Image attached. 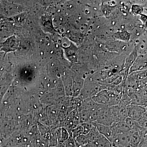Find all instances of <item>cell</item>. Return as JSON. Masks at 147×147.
Returning <instances> with one entry per match:
<instances>
[{"instance_id":"6da1fadb","label":"cell","mask_w":147,"mask_h":147,"mask_svg":"<svg viewBox=\"0 0 147 147\" xmlns=\"http://www.w3.org/2000/svg\"><path fill=\"white\" fill-rule=\"evenodd\" d=\"M101 90V86L91 80L84 81V86L78 97L82 100L92 98Z\"/></svg>"},{"instance_id":"7a4b0ae2","label":"cell","mask_w":147,"mask_h":147,"mask_svg":"<svg viewBox=\"0 0 147 147\" xmlns=\"http://www.w3.org/2000/svg\"><path fill=\"white\" fill-rule=\"evenodd\" d=\"M127 117L136 121L147 115V108L139 105H129L126 107Z\"/></svg>"},{"instance_id":"3957f363","label":"cell","mask_w":147,"mask_h":147,"mask_svg":"<svg viewBox=\"0 0 147 147\" xmlns=\"http://www.w3.org/2000/svg\"><path fill=\"white\" fill-rule=\"evenodd\" d=\"M133 131L117 134L113 137L111 143L115 147H130V142Z\"/></svg>"},{"instance_id":"277c9868","label":"cell","mask_w":147,"mask_h":147,"mask_svg":"<svg viewBox=\"0 0 147 147\" xmlns=\"http://www.w3.org/2000/svg\"><path fill=\"white\" fill-rule=\"evenodd\" d=\"M108 109L114 122L125 121L128 117L125 107L118 105L108 107Z\"/></svg>"},{"instance_id":"5b68a950","label":"cell","mask_w":147,"mask_h":147,"mask_svg":"<svg viewBox=\"0 0 147 147\" xmlns=\"http://www.w3.org/2000/svg\"><path fill=\"white\" fill-rule=\"evenodd\" d=\"M19 40L15 36H11L1 43V50L5 55L10 52H14L19 47Z\"/></svg>"},{"instance_id":"8992f818","label":"cell","mask_w":147,"mask_h":147,"mask_svg":"<svg viewBox=\"0 0 147 147\" xmlns=\"http://www.w3.org/2000/svg\"><path fill=\"white\" fill-rule=\"evenodd\" d=\"M94 122L106 126H111L114 122L109 112L108 106H102L97 119Z\"/></svg>"},{"instance_id":"52a82bcc","label":"cell","mask_w":147,"mask_h":147,"mask_svg":"<svg viewBox=\"0 0 147 147\" xmlns=\"http://www.w3.org/2000/svg\"><path fill=\"white\" fill-rule=\"evenodd\" d=\"M40 24L41 28L45 32L53 34L57 31L53 25L52 15H45L42 16L40 18Z\"/></svg>"},{"instance_id":"ba28073f","label":"cell","mask_w":147,"mask_h":147,"mask_svg":"<svg viewBox=\"0 0 147 147\" xmlns=\"http://www.w3.org/2000/svg\"><path fill=\"white\" fill-rule=\"evenodd\" d=\"M64 50L65 57L71 63L77 62L78 59V49L76 45L71 42L67 47H63Z\"/></svg>"},{"instance_id":"9c48e42d","label":"cell","mask_w":147,"mask_h":147,"mask_svg":"<svg viewBox=\"0 0 147 147\" xmlns=\"http://www.w3.org/2000/svg\"><path fill=\"white\" fill-rule=\"evenodd\" d=\"M131 105H139L147 108V94L131 92L129 95Z\"/></svg>"},{"instance_id":"30bf717a","label":"cell","mask_w":147,"mask_h":147,"mask_svg":"<svg viewBox=\"0 0 147 147\" xmlns=\"http://www.w3.org/2000/svg\"><path fill=\"white\" fill-rule=\"evenodd\" d=\"M92 98L96 104L108 106L109 101V92L107 90H102Z\"/></svg>"},{"instance_id":"8fae6325","label":"cell","mask_w":147,"mask_h":147,"mask_svg":"<svg viewBox=\"0 0 147 147\" xmlns=\"http://www.w3.org/2000/svg\"><path fill=\"white\" fill-rule=\"evenodd\" d=\"M110 127L113 131V137L117 134L131 131L125 121L114 122Z\"/></svg>"},{"instance_id":"7c38bea8","label":"cell","mask_w":147,"mask_h":147,"mask_svg":"<svg viewBox=\"0 0 147 147\" xmlns=\"http://www.w3.org/2000/svg\"><path fill=\"white\" fill-rule=\"evenodd\" d=\"M94 126L96 129L98 133L107 138L111 142L113 139V133L111 127L106 126L100 124L92 122Z\"/></svg>"},{"instance_id":"4fadbf2b","label":"cell","mask_w":147,"mask_h":147,"mask_svg":"<svg viewBox=\"0 0 147 147\" xmlns=\"http://www.w3.org/2000/svg\"><path fill=\"white\" fill-rule=\"evenodd\" d=\"M94 147H112V144L109 140L100 134L92 142Z\"/></svg>"},{"instance_id":"5bb4252c","label":"cell","mask_w":147,"mask_h":147,"mask_svg":"<svg viewBox=\"0 0 147 147\" xmlns=\"http://www.w3.org/2000/svg\"><path fill=\"white\" fill-rule=\"evenodd\" d=\"M127 126L130 129L131 131H138L140 132L142 131L143 128L139 126V123L137 121L127 117L125 121Z\"/></svg>"},{"instance_id":"9a60e30c","label":"cell","mask_w":147,"mask_h":147,"mask_svg":"<svg viewBox=\"0 0 147 147\" xmlns=\"http://www.w3.org/2000/svg\"><path fill=\"white\" fill-rule=\"evenodd\" d=\"M141 141V137L138 131H133L130 139V147H138Z\"/></svg>"},{"instance_id":"2e32d148","label":"cell","mask_w":147,"mask_h":147,"mask_svg":"<svg viewBox=\"0 0 147 147\" xmlns=\"http://www.w3.org/2000/svg\"><path fill=\"white\" fill-rule=\"evenodd\" d=\"M75 141L76 144L82 147L90 143L87 134H83L80 135L75 138Z\"/></svg>"},{"instance_id":"e0dca14e","label":"cell","mask_w":147,"mask_h":147,"mask_svg":"<svg viewBox=\"0 0 147 147\" xmlns=\"http://www.w3.org/2000/svg\"><path fill=\"white\" fill-rule=\"evenodd\" d=\"M99 134V133H98L96 129L94 126H93L91 130L88 134H87L90 143H92V142H93Z\"/></svg>"},{"instance_id":"ac0fdd59","label":"cell","mask_w":147,"mask_h":147,"mask_svg":"<svg viewBox=\"0 0 147 147\" xmlns=\"http://www.w3.org/2000/svg\"><path fill=\"white\" fill-rule=\"evenodd\" d=\"M81 125L84 129V134H88L90 131L91 130L94 125L91 122H86L81 123Z\"/></svg>"},{"instance_id":"d6986e66","label":"cell","mask_w":147,"mask_h":147,"mask_svg":"<svg viewBox=\"0 0 147 147\" xmlns=\"http://www.w3.org/2000/svg\"><path fill=\"white\" fill-rule=\"evenodd\" d=\"M84 134V129L81 125V123L76 127L73 131V136L74 138L79 137L80 135Z\"/></svg>"},{"instance_id":"ffe728a7","label":"cell","mask_w":147,"mask_h":147,"mask_svg":"<svg viewBox=\"0 0 147 147\" xmlns=\"http://www.w3.org/2000/svg\"><path fill=\"white\" fill-rule=\"evenodd\" d=\"M147 139H141L138 147H147Z\"/></svg>"},{"instance_id":"44dd1931","label":"cell","mask_w":147,"mask_h":147,"mask_svg":"<svg viewBox=\"0 0 147 147\" xmlns=\"http://www.w3.org/2000/svg\"><path fill=\"white\" fill-rule=\"evenodd\" d=\"M82 147H94V146L92 143H89V144H87V145L83 146Z\"/></svg>"},{"instance_id":"7402d4cb","label":"cell","mask_w":147,"mask_h":147,"mask_svg":"<svg viewBox=\"0 0 147 147\" xmlns=\"http://www.w3.org/2000/svg\"><path fill=\"white\" fill-rule=\"evenodd\" d=\"M112 147H115L113 146V145H112Z\"/></svg>"}]
</instances>
